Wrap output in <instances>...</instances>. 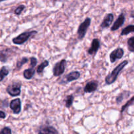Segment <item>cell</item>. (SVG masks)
Listing matches in <instances>:
<instances>
[{"mask_svg": "<svg viewBox=\"0 0 134 134\" xmlns=\"http://www.w3.org/2000/svg\"><path fill=\"white\" fill-rule=\"evenodd\" d=\"M128 64V60H124V61L122 62L120 64H119L116 68H114V69H113L112 71L110 73H109V74L106 76L105 79V83L108 85L113 84L114 82L116 81V79H117L118 77H119L120 72L123 70V69H124Z\"/></svg>", "mask_w": 134, "mask_h": 134, "instance_id": "6da1fadb", "label": "cell"}, {"mask_svg": "<svg viewBox=\"0 0 134 134\" xmlns=\"http://www.w3.org/2000/svg\"><path fill=\"white\" fill-rule=\"evenodd\" d=\"M37 34V31L35 30H32V31H24V32L22 33L20 35L16 37L13 39V43L15 44H23L24 43H26L30 37L34 36Z\"/></svg>", "mask_w": 134, "mask_h": 134, "instance_id": "7a4b0ae2", "label": "cell"}, {"mask_svg": "<svg viewBox=\"0 0 134 134\" xmlns=\"http://www.w3.org/2000/svg\"><path fill=\"white\" fill-rule=\"evenodd\" d=\"M22 82L20 81H13L9 84L6 88V91L10 96L16 97L20 95Z\"/></svg>", "mask_w": 134, "mask_h": 134, "instance_id": "3957f363", "label": "cell"}, {"mask_svg": "<svg viewBox=\"0 0 134 134\" xmlns=\"http://www.w3.org/2000/svg\"><path fill=\"white\" fill-rule=\"evenodd\" d=\"M91 24V18L87 17L86 19L79 25L77 30V35H78L79 40L81 41L85 38L86 35V32L88 31V29L90 27Z\"/></svg>", "mask_w": 134, "mask_h": 134, "instance_id": "277c9868", "label": "cell"}, {"mask_svg": "<svg viewBox=\"0 0 134 134\" xmlns=\"http://www.w3.org/2000/svg\"><path fill=\"white\" fill-rule=\"evenodd\" d=\"M67 65V61L65 59H62L58 62H56L54 64L52 69L53 75L54 77H60L65 70V68Z\"/></svg>", "mask_w": 134, "mask_h": 134, "instance_id": "5b68a950", "label": "cell"}, {"mask_svg": "<svg viewBox=\"0 0 134 134\" xmlns=\"http://www.w3.org/2000/svg\"><path fill=\"white\" fill-rule=\"evenodd\" d=\"M80 77H81V73L79 71H71L68 73V75H66L58 83L60 85H65V84H68L69 82H72V81L79 79Z\"/></svg>", "mask_w": 134, "mask_h": 134, "instance_id": "8992f818", "label": "cell"}, {"mask_svg": "<svg viewBox=\"0 0 134 134\" xmlns=\"http://www.w3.org/2000/svg\"><path fill=\"white\" fill-rule=\"evenodd\" d=\"M36 132L39 134H58L59 133L54 127L48 124L41 125L37 129Z\"/></svg>", "mask_w": 134, "mask_h": 134, "instance_id": "52a82bcc", "label": "cell"}, {"mask_svg": "<svg viewBox=\"0 0 134 134\" xmlns=\"http://www.w3.org/2000/svg\"><path fill=\"white\" fill-rule=\"evenodd\" d=\"M124 54V51L123 48L119 47V48H116L115 50H114L113 52H111V53L109 55V59L110 61L112 64L115 63V62L117 60H120L123 57Z\"/></svg>", "mask_w": 134, "mask_h": 134, "instance_id": "ba28073f", "label": "cell"}, {"mask_svg": "<svg viewBox=\"0 0 134 134\" xmlns=\"http://www.w3.org/2000/svg\"><path fill=\"white\" fill-rule=\"evenodd\" d=\"M10 108L13 111V113L15 115H18L21 112V106L22 103L20 98H16L13 99L10 102Z\"/></svg>", "mask_w": 134, "mask_h": 134, "instance_id": "9c48e42d", "label": "cell"}, {"mask_svg": "<svg viewBox=\"0 0 134 134\" xmlns=\"http://www.w3.org/2000/svg\"><path fill=\"white\" fill-rule=\"evenodd\" d=\"M99 48H100V41L99 39L96 38L92 41L91 46L88 48L87 52L90 55H94V56L98 52V51H99Z\"/></svg>", "mask_w": 134, "mask_h": 134, "instance_id": "30bf717a", "label": "cell"}, {"mask_svg": "<svg viewBox=\"0 0 134 134\" xmlns=\"http://www.w3.org/2000/svg\"><path fill=\"white\" fill-rule=\"evenodd\" d=\"M125 15H124V13H121L118 16V18H116V20L115 21L113 24L112 27H111V31H114L119 30L120 27H122L124 25V22H125Z\"/></svg>", "mask_w": 134, "mask_h": 134, "instance_id": "8fae6325", "label": "cell"}, {"mask_svg": "<svg viewBox=\"0 0 134 134\" xmlns=\"http://www.w3.org/2000/svg\"><path fill=\"white\" fill-rule=\"evenodd\" d=\"M98 85H99L98 81H96V80L89 81V82H88L86 83V86L84 88V92L86 93V94L94 92L98 89Z\"/></svg>", "mask_w": 134, "mask_h": 134, "instance_id": "7c38bea8", "label": "cell"}, {"mask_svg": "<svg viewBox=\"0 0 134 134\" xmlns=\"http://www.w3.org/2000/svg\"><path fill=\"white\" fill-rule=\"evenodd\" d=\"M114 19V15L113 13H107L105 16L104 18H103V21L100 24V28L101 29H105L111 26V24L113 22Z\"/></svg>", "mask_w": 134, "mask_h": 134, "instance_id": "4fadbf2b", "label": "cell"}, {"mask_svg": "<svg viewBox=\"0 0 134 134\" xmlns=\"http://www.w3.org/2000/svg\"><path fill=\"white\" fill-rule=\"evenodd\" d=\"M11 52L12 51L10 48H7V49L3 50V51H0V62L3 63L6 62Z\"/></svg>", "mask_w": 134, "mask_h": 134, "instance_id": "5bb4252c", "label": "cell"}, {"mask_svg": "<svg viewBox=\"0 0 134 134\" xmlns=\"http://www.w3.org/2000/svg\"><path fill=\"white\" fill-rule=\"evenodd\" d=\"M35 72H36V71L33 68H30L28 69H25L23 72L24 77L27 80L31 79L35 75Z\"/></svg>", "mask_w": 134, "mask_h": 134, "instance_id": "9a60e30c", "label": "cell"}, {"mask_svg": "<svg viewBox=\"0 0 134 134\" xmlns=\"http://www.w3.org/2000/svg\"><path fill=\"white\" fill-rule=\"evenodd\" d=\"M130 95V92L128 91H124L122 93L119 94L117 96L116 98V102L117 103H120L124 99V98H128Z\"/></svg>", "mask_w": 134, "mask_h": 134, "instance_id": "2e32d148", "label": "cell"}, {"mask_svg": "<svg viewBox=\"0 0 134 134\" xmlns=\"http://www.w3.org/2000/svg\"><path fill=\"white\" fill-rule=\"evenodd\" d=\"M48 65H49V62H48V60H44V61H43L41 64H39V66L37 68L36 72L39 75L42 74V73H43V71H44V68H46L47 66H48Z\"/></svg>", "mask_w": 134, "mask_h": 134, "instance_id": "e0dca14e", "label": "cell"}, {"mask_svg": "<svg viewBox=\"0 0 134 134\" xmlns=\"http://www.w3.org/2000/svg\"><path fill=\"white\" fill-rule=\"evenodd\" d=\"M130 33H134V25H128L126 27H124L121 31L120 35L121 36H124V35H128Z\"/></svg>", "mask_w": 134, "mask_h": 134, "instance_id": "ac0fdd59", "label": "cell"}, {"mask_svg": "<svg viewBox=\"0 0 134 134\" xmlns=\"http://www.w3.org/2000/svg\"><path fill=\"white\" fill-rule=\"evenodd\" d=\"M27 62H28V58L26 57H22L20 60L17 61L16 70H20L22 68V67Z\"/></svg>", "mask_w": 134, "mask_h": 134, "instance_id": "d6986e66", "label": "cell"}, {"mask_svg": "<svg viewBox=\"0 0 134 134\" xmlns=\"http://www.w3.org/2000/svg\"><path fill=\"white\" fill-rule=\"evenodd\" d=\"M9 68H7L6 66H3L0 70V82H1L4 79V78L9 75Z\"/></svg>", "mask_w": 134, "mask_h": 134, "instance_id": "ffe728a7", "label": "cell"}, {"mask_svg": "<svg viewBox=\"0 0 134 134\" xmlns=\"http://www.w3.org/2000/svg\"><path fill=\"white\" fill-rule=\"evenodd\" d=\"M74 101V96L73 95H68L65 99V107L67 108H70L72 106Z\"/></svg>", "mask_w": 134, "mask_h": 134, "instance_id": "44dd1931", "label": "cell"}, {"mask_svg": "<svg viewBox=\"0 0 134 134\" xmlns=\"http://www.w3.org/2000/svg\"><path fill=\"white\" fill-rule=\"evenodd\" d=\"M128 51L131 52H134V36L129 38L127 41Z\"/></svg>", "mask_w": 134, "mask_h": 134, "instance_id": "7402d4cb", "label": "cell"}, {"mask_svg": "<svg viewBox=\"0 0 134 134\" xmlns=\"http://www.w3.org/2000/svg\"><path fill=\"white\" fill-rule=\"evenodd\" d=\"M133 102H134V96L133 97V98H131V99H130V100L128 101V102H127V103H126L125 105H123L122 107L121 110H120V113H122L124 112V111H125V110L126 109L128 108V107H129L130 106L132 105L133 104Z\"/></svg>", "mask_w": 134, "mask_h": 134, "instance_id": "603a6c76", "label": "cell"}, {"mask_svg": "<svg viewBox=\"0 0 134 134\" xmlns=\"http://www.w3.org/2000/svg\"><path fill=\"white\" fill-rule=\"evenodd\" d=\"M25 9H26V6H25L24 5H19V6L17 7L16 9L14 10V14H16V15H20Z\"/></svg>", "mask_w": 134, "mask_h": 134, "instance_id": "cb8c5ba5", "label": "cell"}, {"mask_svg": "<svg viewBox=\"0 0 134 134\" xmlns=\"http://www.w3.org/2000/svg\"><path fill=\"white\" fill-rule=\"evenodd\" d=\"M37 64V59L35 57H31L30 58V68H35Z\"/></svg>", "mask_w": 134, "mask_h": 134, "instance_id": "d4e9b609", "label": "cell"}, {"mask_svg": "<svg viewBox=\"0 0 134 134\" xmlns=\"http://www.w3.org/2000/svg\"><path fill=\"white\" fill-rule=\"evenodd\" d=\"M0 133L3 134H11L12 131L11 129L9 127H5V128H3L1 131H0Z\"/></svg>", "mask_w": 134, "mask_h": 134, "instance_id": "484cf974", "label": "cell"}, {"mask_svg": "<svg viewBox=\"0 0 134 134\" xmlns=\"http://www.w3.org/2000/svg\"><path fill=\"white\" fill-rule=\"evenodd\" d=\"M7 116V115L5 114V112H3V111H0V119H5Z\"/></svg>", "mask_w": 134, "mask_h": 134, "instance_id": "4316f807", "label": "cell"}, {"mask_svg": "<svg viewBox=\"0 0 134 134\" xmlns=\"http://www.w3.org/2000/svg\"><path fill=\"white\" fill-rule=\"evenodd\" d=\"M130 17H131V18H134V10H133V11H132V13H131V14H130Z\"/></svg>", "mask_w": 134, "mask_h": 134, "instance_id": "83f0119b", "label": "cell"}, {"mask_svg": "<svg viewBox=\"0 0 134 134\" xmlns=\"http://www.w3.org/2000/svg\"><path fill=\"white\" fill-rule=\"evenodd\" d=\"M54 1V2H56V1H63V0H53Z\"/></svg>", "mask_w": 134, "mask_h": 134, "instance_id": "f1b7e54d", "label": "cell"}, {"mask_svg": "<svg viewBox=\"0 0 134 134\" xmlns=\"http://www.w3.org/2000/svg\"><path fill=\"white\" fill-rule=\"evenodd\" d=\"M7 1V0H0V2H3V1Z\"/></svg>", "mask_w": 134, "mask_h": 134, "instance_id": "f546056e", "label": "cell"}]
</instances>
